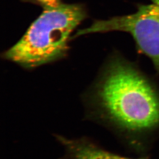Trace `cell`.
Returning <instances> with one entry per match:
<instances>
[{"mask_svg": "<svg viewBox=\"0 0 159 159\" xmlns=\"http://www.w3.org/2000/svg\"><path fill=\"white\" fill-rule=\"evenodd\" d=\"M93 116L118 128L144 130L159 125V97L150 83L117 54L106 63L84 96Z\"/></svg>", "mask_w": 159, "mask_h": 159, "instance_id": "1", "label": "cell"}, {"mask_svg": "<svg viewBox=\"0 0 159 159\" xmlns=\"http://www.w3.org/2000/svg\"><path fill=\"white\" fill-rule=\"evenodd\" d=\"M115 31L131 34L138 48L152 60L159 73V5H142L130 15L96 20L90 27L78 30L71 39L86 34Z\"/></svg>", "mask_w": 159, "mask_h": 159, "instance_id": "3", "label": "cell"}, {"mask_svg": "<svg viewBox=\"0 0 159 159\" xmlns=\"http://www.w3.org/2000/svg\"><path fill=\"white\" fill-rule=\"evenodd\" d=\"M152 1L153 2V3L154 4L159 5V0H152Z\"/></svg>", "mask_w": 159, "mask_h": 159, "instance_id": "6", "label": "cell"}, {"mask_svg": "<svg viewBox=\"0 0 159 159\" xmlns=\"http://www.w3.org/2000/svg\"><path fill=\"white\" fill-rule=\"evenodd\" d=\"M87 17L81 4L44 8L17 43L2 54L7 60L31 70L66 57L71 34Z\"/></svg>", "mask_w": 159, "mask_h": 159, "instance_id": "2", "label": "cell"}, {"mask_svg": "<svg viewBox=\"0 0 159 159\" xmlns=\"http://www.w3.org/2000/svg\"><path fill=\"white\" fill-rule=\"evenodd\" d=\"M38 4L43 7V8L52 7L59 5L61 2L60 0H33Z\"/></svg>", "mask_w": 159, "mask_h": 159, "instance_id": "5", "label": "cell"}, {"mask_svg": "<svg viewBox=\"0 0 159 159\" xmlns=\"http://www.w3.org/2000/svg\"><path fill=\"white\" fill-rule=\"evenodd\" d=\"M58 139L66 152L64 159H133L112 153L84 140L68 139L61 136Z\"/></svg>", "mask_w": 159, "mask_h": 159, "instance_id": "4", "label": "cell"}]
</instances>
